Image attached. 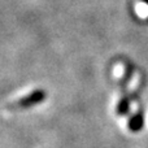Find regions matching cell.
<instances>
[{"instance_id": "cell-1", "label": "cell", "mask_w": 148, "mask_h": 148, "mask_svg": "<svg viewBox=\"0 0 148 148\" xmlns=\"http://www.w3.org/2000/svg\"><path fill=\"white\" fill-rule=\"evenodd\" d=\"M46 99V92L43 90H35V91L30 92L29 95H25L23 97H20L18 100L13 101L9 105V108H14V109H23V108H30L35 104H39Z\"/></svg>"}, {"instance_id": "cell-2", "label": "cell", "mask_w": 148, "mask_h": 148, "mask_svg": "<svg viewBox=\"0 0 148 148\" xmlns=\"http://www.w3.org/2000/svg\"><path fill=\"white\" fill-rule=\"evenodd\" d=\"M142 125H143V117H142L140 114L133 116L130 122H129V127H130V130H133V131H138L139 129L142 127Z\"/></svg>"}]
</instances>
